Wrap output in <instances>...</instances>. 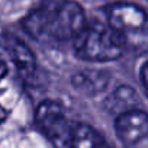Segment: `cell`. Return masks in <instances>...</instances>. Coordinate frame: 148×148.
<instances>
[{
	"label": "cell",
	"mask_w": 148,
	"mask_h": 148,
	"mask_svg": "<svg viewBox=\"0 0 148 148\" xmlns=\"http://www.w3.org/2000/svg\"><path fill=\"white\" fill-rule=\"evenodd\" d=\"M74 51L77 57L92 62L118 60L125 51V36L108 23H92L82 28L74 36Z\"/></svg>",
	"instance_id": "obj_2"
},
{
	"label": "cell",
	"mask_w": 148,
	"mask_h": 148,
	"mask_svg": "<svg viewBox=\"0 0 148 148\" xmlns=\"http://www.w3.org/2000/svg\"><path fill=\"white\" fill-rule=\"evenodd\" d=\"M84 25V10L76 0H42L22 19L25 32L42 44L74 39Z\"/></svg>",
	"instance_id": "obj_1"
},
{
	"label": "cell",
	"mask_w": 148,
	"mask_h": 148,
	"mask_svg": "<svg viewBox=\"0 0 148 148\" xmlns=\"http://www.w3.org/2000/svg\"><path fill=\"white\" fill-rule=\"evenodd\" d=\"M71 148H112V147L93 126L86 123H76Z\"/></svg>",
	"instance_id": "obj_7"
},
{
	"label": "cell",
	"mask_w": 148,
	"mask_h": 148,
	"mask_svg": "<svg viewBox=\"0 0 148 148\" xmlns=\"http://www.w3.org/2000/svg\"><path fill=\"white\" fill-rule=\"evenodd\" d=\"M10 112H12V109L6 105V102L0 96V125L8 121V118L10 116Z\"/></svg>",
	"instance_id": "obj_11"
},
{
	"label": "cell",
	"mask_w": 148,
	"mask_h": 148,
	"mask_svg": "<svg viewBox=\"0 0 148 148\" xmlns=\"http://www.w3.org/2000/svg\"><path fill=\"white\" fill-rule=\"evenodd\" d=\"M108 25L125 36L126 34L144 32L147 16L145 12L136 5L116 3L108 10Z\"/></svg>",
	"instance_id": "obj_5"
},
{
	"label": "cell",
	"mask_w": 148,
	"mask_h": 148,
	"mask_svg": "<svg viewBox=\"0 0 148 148\" xmlns=\"http://www.w3.org/2000/svg\"><path fill=\"white\" fill-rule=\"evenodd\" d=\"M5 48L8 51L10 61L16 67V71L19 73V76L22 77L32 76L36 68V60H35L34 52L28 48V45L23 44L16 36L8 35L5 38Z\"/></svg>",
	"instance_id": "obj_6"
},
{
	"label": "cell",
	"mask_w": 148,
	"mask_h": 148,
	"mask_svg": "<svg viewBox=\"0 0 148 148\" xmlns=\"http://www.w3.org/2000/svg\"><path fill=\"white\" fill-rule=\"evenodd\" d=\"M36 125L54 148H71L76 122H73L65 109L54 100H44L36 109Z\"/></svg>",
	"instance_id": "obj_3"
},
{
	"label": "cell",
	"mask_w": 148,
	"mask_h": 148,
	"mask_svg": "<svg viewBox=\"0 0 148 148\" xmlns=\"http://www.w3.org/2000/svg\"><path fill=\"white\" fill-rule=\"evenodd\" d=\"M115 131L125 148H148V116L142 109L116 115Z\"/></svg>",
	"instance_id": "obj_4"
},
{
	"label": "cell",
	"mask_w": 148,
	"mask_h": 148,
	"mask_svg": "<svg viewBox=\"0 0 148 148\" xmlns=\"http://www.w3.org/2000/svg\"><path fill=\"white\" fill-rule=\"evenodd\" d=\"M147 71H148V64H147V60H144L141 62V67H139V82H141V86L142 89L147 92L148 89V77H147Z\"/></svg>",
	"instance_id": "obj_10"
},
{
	"label": "cell",
	"mask_w": 148,
	"mask_h": 148,
	"mask_svg": "<svg viewBox=\"0 0 148 148\" xmlns=\"http://www.w3.org/2000/svg\"><path fill=\"white\" fill-rule=\"evenodd\" d=\"M105 103H106V108L109 112L119 115L126 110L136 109L138 97H136L134 89H131L128 86H121L106 99Z\"/></svg>",
	"instance_id": "obj_8"
},
{
	"label": "cell",
	"mask_w": 148,
	"mask_h": 148,
	"mask_svg": "<svg viewBox=\"0 0 148 148\" xmlns=\"http://www.w3.org/2000/svg\"><path fill=\"white\" fill-rule=\"evenodd\" d=\"M9 73V67H8V62L5 60H0V80H3Z\"/></svg>",
	"instance_id": "obj_12"
},
{
	"label": "cell",
	"mask_w": 148,
	"mask_h": 148,
	"mask_svg": "<svg viewBox=\"0 0 148 148\" xmlns=\"http://www.w3.org/2000/svg\"><path fill=\"white\" fill-rule=\"evenodd\" d=\"M106 83L108 79H105V74L96 71L79 73L73 77V86L87 93H97V90H102L106 86Z\"/></svg>",
	"instance_id": "obj_9"
}]
</instances>
